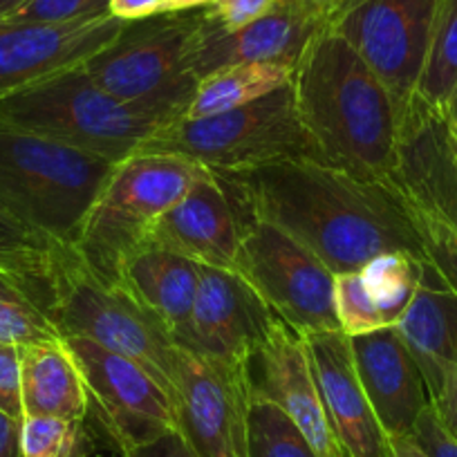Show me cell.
<instances>
[{
	"mask_svg": "<svg viewBox=\"0 0 457 457\" xmlns=\"http://www.w3.org/2000/svg\"><path fill=\"white\" fill-rule=\"evenodd\" d=\"M220 178L245 213L292 236L334 274L359 271L388 252L424 258L417 224L393 179L361 178L319 160L276 162Z\"/></svg>",
	"mask_w": 457,
	"mask_h": 457,
	"instance_id": "cell-1",
	"label": "cell"
},
{
	"mask_svg": "<svg viewBox=\"0 0 457 457\" xmlns=\"http://www.w3.org/2000/svg\"><path fill=\"white\" fill-rule=\"evenodd\" d=\"M292 87L320 162L390 179L406 108L329 23L298 59Z\"/></svg>",
	"mask_w": 457,
	"mask_h": 457,
	"instance_id": "cell-2",
	"label": "cell"
},
{
	"mask_svg": "<svg viewBox=\"0 0 457 457\" xmlns=\"http://www.w3.org/2000/svg\"><path fill=\"white\" fill-rule=\"evenodd\" d=\"M182 112L121 101L81 68L0 95V126L28 130L120 164Z\"/></svg>",
	"mask_w": 457,
	"mask_h": 457,
	"instance_id": "cell-3",
	"label": "cell"
},
{
	"mask_svg": "<svg viewBox=\"0 0 457 457\" xmlns=\"http://www.w3.org/2000/svg\"><path fill=\"white\" fill-rule=\"evenodd\" d=\"M114 162L0 126V209L52 243L74 245Z\"/></svg>",
	"mask_w": 457,
	"mask_h": 457,
	"instance_id": "cell-4",
	"label": "cell"
},
{
	"mask_svg": "<svg viewBox=\"0 0 457 457\" xmlns=\"http://www.w3.org/2000/svg\"><path fill=\"white\" fill-rule=\"evenodd\" d=\"M204 173L197 162L170 153L142 151L120 162L92 202L72 245L83 265L105 283L117 285L124 258Z\"/></svg>",
	"mask_w": 457,
	"mask_h": 457,
	"instance_id": "cell-5",
	"label": "cell"
},
{
	"mask_svg": "<svg viewBox=\"0 0 457 457\" xmlns=\"http://www.w3.org/2000/svg\"><path fill=\"white\" fill-rule=\"evenodd\" d=\"M142 151L188 157L218 175L276 162L319 160L298 114L292 83L243 108L200 120L179 117L146 139Z\"/></svg>",
	"mask_w": 457,
	"mask_h": 457,
	"instance_id": "cell-6",
	"label": "cell"
},
{
	"mask_svg": "<svg viewBox=\"0 0 457 457\" xmlns=\"http://www.w3.org/2000/svg\"><path fill=\"white\" fill-rule=\"evenodd\" d=\"M54 265V325L61 338H87L110 353L139 363L170 395L175 343L164 328L120 285H110L92 274L72 245H56Z\"/></svg>",
	"mask_w": 457,
	"mask_h": 457,
	"instance_id": "cell-7",
	"label": "cell"
},
{
	"mask_svg": "<svg viewBox=\"0 0 457 457\" xmlns=\"http://www.w3.org/2000/svg\"><path fill=\"white\" fill-rule=\"evenodd\" d=\"M200 19L202 7L130 21L83 70L117 99L178 110L184 117L197 87L191 47Z\"/></svg>",
	"mask_w": 457,
	"mask_h": 457,
	"instance_id": "cell-8",
	"label": "cell"
},
{
	"mask_svg": "<svg viewBox=\"0 0 457 457\" xmlns=\"http://www.w3.org/2000/svg\"><path fill=\"white\" fill-rule=\"evenodd\" d=\"M234 271L301 334L341 332L334 310L337 274L274 224L245 213Z\"/></svg>",
	"mask_w": 457,
	"mask_h": 457,
	"instance_id": "cell-9",
	"label": "cell"
},
{
	"mask_svg": "<svg viewBox=\"0 0 457 457\" xmlns=\"http://www.w3.org/2000/svg\"><path fill=\"white\" fill-rule=\"evenodd\" d=\"M175 430L195 457H247L252 386L247 363L175 345L170 386Z\"/></svg>",
	"mask_w": 457,
	"mask_h": 457,
	"instance_id": "cell-10",
	"label": "cell"
},
{
	"mask_svg": "<svg viewBox=\"0 0 457 457\" xmlns=\"http://www.w3.org/2000/svg\"><path fill=\"white\" fill-rule=\"evenodd\" d=\"M63 341L86 381L87 417L121 455L175 430L170 395L139 363L87 338Z\"/></svg>",
	"mask_w": 457,
	"mask_h": 457,
	"instance_id": "cell-11",
	"label": "cell"
},
{
	"mask_svg": "<svg viewBox=\"0 0 457 457\" xmlns=\"http://www.w3.org/2000/svg\"><path fill=\"white\" fill-rule=\"evenodd\" d=\"M442 0H357L329 21L408 108L417 95Z\"/></svg>",
	"mask_w": 457,
	"mask_h": 457,
	"instance_id": "cell-12",
	"label": "cell"
},
{
	"mask_svg": "<svg viewBox=\"0 0 457 457\" xmlns=\"http://www.w3.org/2000/svg\"><path fill=\"white\" fill-rule=\"evenodd\" d=\"M328 23V12L316 0H278L270 14L240 29H224L202 7L191 47V72L200 81L227 65H296L312 38Z\"/></svg>",
	"mask_w": 457,
	"mask_h": 457,
	"instance_id": "cell-13",
	"label": "cell"
},
{
	"mask_svg": "<svg viewBox=\"0 0 457 457\" xmlns=\"http://www.w3.org/2000/svg\"><path fill=\"white\" fill-rule=\"evenodd\" d=\"M252 397L278 406L298 426L316 457H345L325 412L305 334L276 319L270 337L249 357Z\"/></svg>",
	"mask_w": 457,
	"mask_h": 457,
	"instance_id": "cell-14",
	"label": "cell"
},
{
	"mask_svg": "<svg viewBox=\"0 0 457 457\" xmlns=\"http://www.w3.org/2000/svg\"><path fill=\"white\" fill-rule=\"evenodd\" d=\"M276 319L274 310L243 276L202 267L191 319L175 345L204 357L247 363L270 337Z\"/></svg>",
	"mask_w": 457,
	"mask_h": 457,
	"instance_id": "cell-15",
	"label": "cell"
},
{
	"mask_svg": "<svg viewBox=\"0 0 457 457\" xmlns=\"http://www.w3.org/2000/svg\"><path fill=\"white\" fill-rule=\"evenodd\" d=\"M124 28L126 21L114 16L77 23L0 21V95L81 68Z\"/></svg>",
	"mask_w": 457,
	"mask_h": 457,
	"instance_id": "cell-16",
	"label": "cell"
},
{
	"mask_svg": "<svg viewBox=\"0 0 457 457\" xmlns=\"http://www.w3.org/2000/svg\"><path fill=\"white\" fill-rule=\"evenodd\" d=\"M243 224L245 213L231 188L220 175L206 170L187 195L157 220L146 240L202 267L234 271Z\"/></svg>",
	"mask_w": 457,
	"mask_h": 457,
	"instance_id": "cell-17",
	"label": "cell"
},
{
	"mask_svg": "<svg viewBox=\"0 0 457 457\" xmlns=\"http://www.w3.org/2000/svg\"><path fill=\"white\" fill-rule=\"evenodd\" d=\"M390 179L408 200L457 228V135L442 108L408 104Z\"/></svg>",
	"mask_w": 457,
	"mask_h": 457,
	"instance_id": "cell-18",
	"label": "cell"
},
{
	"mask_svg": "<svg viewBox=\"0 0 457 457\" xmlns=\"http://www.w3.org/2000/svg\"><path fill=\"white\" fill-rule=\"evenodd\" d=\"M325 412L345 457H393V442L363 390L350 337L305 334Z\"/></svg>",
	"mask_w": 457,
	"mask_h": 457,
	"instance_id": "cell-19",
	"label": "cell"
},
{
	"mask_svg": "<svg viewBox=\"0 0 457 457\" xmlns=\"http://www.w3.org/2000/svg\"><path fill=\"white\" fill-rule=\"evenodd\" d=\"M359 379L390 437L411 435L428 406V388L415 357L397 328L350 337Z\"/></svg>",
	"mask_w": 457,
	"mask_h": 457,
	"instance_id": "cell-20",
	"label": "cell"
},
{
	"mask_svg": "<svg viewBox=\"0 0 457 457\" xmlns=\"http://www.w3.org/2000/svg\"><path fill=\"white\" fill-rule=\"evenodd\" d=\"M56 245L0 249V345L61 338L54 325Z\"/></svg>",
	"mask_w": 457,
	"mask_h": 457,
	"instance_id": "cell-21",
	"label": "cell"
},
{
	"mask_svg": "<svg viewBox=\"0 0 457 457\" xmlns=\"http://www.w3.org/2000/svg\"><path fill=\"white\" fill-rule=\"evenodd\" d=\"M200 271L202 265L197 262L146 240L124 258L117 285L144 307L175 343L191 319Z\"/></svg>",
	"mask_w": 457,
	"mask_h": 457,
	"instance_id": "cell-22",
	"label": "cell"
},
{
	"mask_svg": "<svg viewBox=\"0 0 457 457\" xmlns=\"http://www.w3.org/2000/svg\"><path fill=\"white\" fill-rule=\"evenodd\" d=\"M21 399L23 417L87 420L86 381L63 338L29 343L21 348Z\"/></svg>",
	"mask_w": 457,
	"mask_h": 457,
	"instance_id": "cell-23",
	"label": "cell"
},
{
	"mask_svg": "<svg viewBox=\"0 0 457 457\" xmlns=\"http://www.w3.org/2000/svg\"><path fill=\"white\" fill-rule=\"evenodd\" d=\"M395 328L420 368L428 363L457 366V294L444 287L428 265L411 307Z\"/></svg>",
	"mask_w": 457,
	"mask_h": 457,
	"instance_id": "cell-24",
	"label": "cell"
},
{
	"mask_svg": "<svg viewBox=\"0 0 457 457\" xmlns=\"http://www.w3.org/2000/svg\"><path fill=\"white\" fill-rule=\"evenodd\" d=\"M296 65L238 63L213 70L197 81L184 120H200L253 104L294 81Z\"/></svg>",
	"mask_w": 457,
	"mask_h": 457,
	"instance_id": "cell-25",
	"label": "cell"
},
{
	"mask_svg": "<svg viewBox=\"0 0 457 457\" xmlns=\"http://www.w3.org/2000/svg\"><path fill=\"white\" fill-rule=\"evenodd\" d=\"M424 271V258L406 252L379 253L359 270L368 294L379 307L388 328H395L399 319L406 314L417 289H420Z\"/></svg>",
	"mask_w": 457,
	"mask_h": 457,
	"instance_id": "cell-26",
	"label": "cell"
},
{
	"mask_svg": "<svg viewBox=\"0 0 457 457\" xmlns=\"http://www.w3.org/2000/svg\"><path fill=\"white\" fill-rule=\"evenodd\" d=\"M457 86V0H442L435 23L428 61L415 99L430 108H444Z\"/></svg>",
	"mask_w": 457,
	"mask_h": 457,
	"instance_id": "cell-27",
	"label": "cell"
},
{
	"mask_svg": "<svg viewBox=\"0 0 457 457\" xmlns=\"http://www.w3.org/2000/svg\"><path fill=\"white\" fill-rule=\"evenodd\" d=\"M247 457H316L298 426L274 403L252 397Z\"/></svg>",
	"mask_w": 457,
	"mask_h": 457,
	"instance_id": "cell-28",
	"label": "cell"
},
{
	"mask_svg": "<svg viewBox=\"0 0 457 457\" xmlns=\"http://www.w3.org/2000/svg\"><path fill=\"white\" fill-rule=\"evenodd\" d=\"M90 451L86 421L46 415L21 420V457H87Z\"/></svg>",
	"mask_w": 457,
	"mask_h": 457,
	"instance_id": "cell-29",
	"label": "cell"
},
{
	"mask_svg": "<svg viewBox=\"0 0 457 457\" xmlns=\"http://www.w3.org/2000/svg\"><path fill=\"white\" fill-rule=\"evenodd\" d=\"M403 200H406L412 220L417 224V231H420L426 265L435 271L444 287L457 294V228H453L451 224L444 222L430 211L417 206L406 195H403Z\"/></svg>",
	"mask_w": 457,
	"mask_h": 457,
	"instance_id": "cell-30",
	"label": "cell"
},
{
	"mask_svg": "<svg viewBox=\"0 0 457 457\" xmlns=\"http://www.w3.org/2000/svg\"><path fill=\"white\" fill-rule=\"evenodd\" d=\"M334 310H337L338 328L345 337H359L388 328L359 271L334 276Z\"/></svg>",
	"mask_w": 457,
	"mask_h": 457,
	"instance_id": "cell-31",
	"label": "cell"
},
{
	"mask_svg": "<svg viewBox=\"0 0 457 457\" xmlns=\"http://www.w3.org/2000/svg\"><path fill=\"white\" fill-rule=\"evenodd\" d=\"M110 14V0H29L10 16L12 23H77Z\"/></svg>",
	"mask_w": 457,
	"mask_h": 457,
	"instance_id": "cell-32",
	"label": "cell"
},
{
	"mask_svg": "<svg viewBox=\"0 0 457 457\" xmlns=\"http://www.w3.org/2000/svg\"><path fill=\"white\" fill-rule=\"evenodd\" d=\"M420 370L428 388L430 408L457 437V366L455 363H428Z\"/></svg>",
	"mask_w": 457,
	"mask_h": 457,
	"instance_id": "cell-33",
	"label": "cell"
},
{
	"mask_svg": "<svg viewBox=\"0 0 457 457\" xmlns=\"http://www.w3.org/2000/svg\"><path fill=\"white\" fill-rule=\"evenodd\" d=\"M411 437L428 453L430 457H457V437L439 421L435 411L428 406L417 417Z\"/></svg>",
	"mask_w": 457,
	"mask_h": 457,
	"instance_id": "cell-34",
	"label": "cell"
},
{
	"mask_svg": "<svg viewBox=\"0 0 457 457\" xmlns=\"http://www.w3.org/2000/svg\"><path fill=\"white\" fill-rule=\"evenodd\" d=\"M0 412L23 420L21 399V348L0 345Z\"/></svg>",
	"mask_w": 457,
	"mask_h": 457,
	"instance_id": "cell-35",
	"label": "cell"
},
{
	"mask_svg": "<svg viewBox=\"0 0 457 457\" xmlns=\"http://www.w3.org/2000/svg\"><path fill=\"white\" fill-rule=\"evenodd\" d=\"M276 5L278 0H213L206 10L224 29H240L270 14Z\"/></svg>",
	"mask_w": 457,
	"mask_h": 457,
	"instance_id": "cell-36",
	"label": "cell"
},
{
	"mask_svg": "<svg viewBox=\"0 0 457 457\" xmlns=\"http://www.w3.org/2000/svg\"><path fill=\"white\" fill-rule=\"evenodd\" d=\"M54 245L46 236L37 234L10 213L0 209V249H19V247H47Z\"/></svg>",
	"mask_w": 457,
	"mask_h": 457,
	"instance_id": "cell-37",
	"label": "cell"
},
{
	"mask_svg": "<svg viewBox=\"0 0 457 457\" xmlns=\"http://www.w3.org/2000/svg\"><path fill=\"white\" fill-rule=\"evenodd\" d=\"M121 457H195L191 448L187 446V442L182 439V435L178 430H170V433L162 435V437L153 439V442L144 444V446L133 448L126 455Z\"/></svg>",
	"mask_w": 457,
	"mask_h": 457,
	"instance_id": "cell-38",
	"label": "cell"
},
{
	"mask_svg": "<svg viewBox=\"0 0 457 457\" xmlns=\"http://www.w3.org/2000/svg\"><path fill=\"white\" fill-rule=\"evenodd\" d=\"M110 14L130 23V21L151 19L157 14H169V7H166V0H110Z\"/></svg>",
	"mask_w": 457,
	"mask_h": 457,
	"instance_id": "cell-39",
	"label": "cell"
},
{
	"mask_svg": "<svg viewBox=\"0 0 457 457\" xmlns=\"http://www.w3.org/2000/svg\"><path fill=\"white\" fill-rule=\"evenodd\" d=\"M0 457H21V421L0 412Z\"/></svg>",
	"mask_w": 457,
	"mask_h": 457,
	"instance_id": "cell-40",
	"label": "cell"
},
{
	"mask_svg": "<svg viewBox=\"0 0 457 457\" xmlns=\"http://www.w3.org/2000/svg\"><path fill=\"white\" fill-rule=\"evenodd\" d=\"M390 442H393V457H430L411 435L390 437Z\"/></svg>",
	"mask_w": 457,
	"mask_h": 457,
	"instance_id": "cell-41",
	"label": "cell"
},
{
	"mask_svg": "<svg viewBox=\"0 0 457 457\" xmlns=\"http://www.w3.org/2000/svg\"><path fill=\"white\" fill-rule=\"evenodd\" d=\"M442 110H444V114H446V120H448V124H451V129L455 130V135H457V86L453 87V92L448 95L446 104H444Z\"/></svg>",
	"mask_w": 457,
	"mask_h": 457,
	"instance_id": "cell-42",
	"label": "cell"
},
{
	"mask_svg": "<svg viewBox=\"0 0 457 457\" xmlns=\"http://www.w3.org/2000/svg\"><path fill=\"white\" fill-rule=\"evenodd\" d=\"M29 3V0H0V21L10 19L14 12H19L21 7Z\"/></svg>",
	"mask_w": 457,
	"mask_h": 457,
	"instance_id": "cell-43",
	"label": "cell"
},
{
	"mask_svg": "<svg viewBox=\"0 0 457 457\" xmlns=\"http://www.w3.org/2000/svg\"><path fill=\"white\" fill-rule=\"evenodd\" d=\"M354 3H357V0H328V3H325V7H328V21H332L334 16L345 12L350 5H354Z\"/></svg>",
	"mask_w": 457,
	"mask_h": 457,
	"instance_id": "cell-44",
	"label": "cell"
},
{
	"mask_svg": "<svg viewBox=\"0 0 457 457\" xmlns=\"http://www.w3.org/2000/svg\"><path fill=\"white\" fill-rule=\"evenodd\" d=\"M213 0H184L182 10H197V7H206L211 5Z\"/></svg>",
	"mask_w": 457,
	"mask_h": 457,
	"instance_id": "cell-45",
	"label": "cell"
},
{
	"mask_svg": "<svg viewBox=\"0 0 457 457\" xmlns=\"http://www.w3.org/2000/svg\"><path fill=\"white\" fill-rule=\"evenodd\" d=\"M182 5H184V0H166L169 12H182Z\"/></svg>",
	"mask_w": 457,
	"mask_h": 457,
	"instance_id": "cell-46",
	"label": "cell"
},
{
	"mask_svg": "<svg viewBox=\"0 0 457 457\" xmlns=\"http://www.w3.org/2000/svg\"><path fill=\"white\" fill-rule=\"evenodd\" d=\"M316 3H320V5L325 7V3H328V0H316ZM325 12H328V7H325Z\"/></svg>",
	"mask_w": 457,
	"mask_h": 457,
	"instance_id": "cell-47",
	"label": "cell"
}]
</instances>
